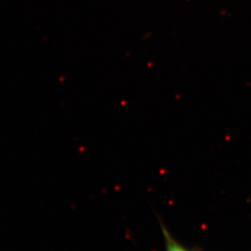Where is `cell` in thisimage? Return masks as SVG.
<instances>
[{"label":"cell","mask_w":251,"mask_h":251,"mask_svg":"<svg viewBox=\"0 0 251 251\" xmlns=\"http://www.w3.org/2000/svg\"><path fill=\"white\" fill-rule=\"evenodd\" d=\"M162 230L165 237L166 251H188L172 237V235L164 225H162Z\"/></svg>","instance_id":"1"}]
</instances>
